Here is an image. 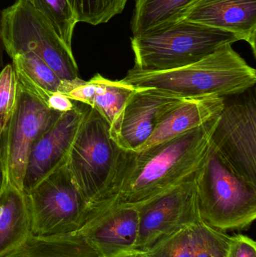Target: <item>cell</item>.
Instances as JSON below:
<instances>
[{"label":"cell","instance_id":"cell-1","mask_svg":"<svg viewBox=\"0 0 256 257\" xmlns=\"http://www.w3.org/2000/svg\"><path fill=\"white\" fill-rule=\"evenodd\" d=\"M219 117L145 151H126L108 202L138 205L195 173L210 153L212 135Z\"/></svg>","mask_w":256,"mask_h":257},{"label":"cell","instance_id":"cell-2","mask_svg":"<svg viewBox=\"0 0 256 257\" xmlns=\"http://www.w3.org/2000/svg\"><path fill=\"white\" fill-rule=\"evenodd\" d=\"M120 82L135 88H156L183 98L237 96L256 83V71L233 49L222 47L211 55L183 67L144 71L133 67Z\"/></svg>","mask_w":256,"mask_h":257},{"label":"cell","instance_id":"cell-3","mask_svg":"<svg viewBox=\"0 0 256 257\" xmlns=\"http://www.w3.org/2000/svg\"><path fill=\"white\" fill-rule=\"evenodd\" d=\"M110 128L104 117L87 105L68 157L71 175L90 205L111 200L126 157V151L111 137Z\"/></svg>","mask_w":256,"mask_h":257},{"label":"cell","instance_id":"cell-4","mask_svg":"<svg viewBox=\"0 0 256 257\" xmlns=\"http://www.w3.org/2000/svg\"><path fill=\"white\" fill-rule=\"evenodd\" d=\"M238 41L232 33L181 20L159 31L132 36L134 67L144 71L183 67Z\"/></svg>","mask_w":256,"mask_h":257},{"label":"cell","instance_id":"cell-5","mask_svg":"<svg viewBox=\"0 0 256 257\" xmlns=\"http://www.w3.org/2000/svg\"><path fill=\"white\" fill-rule=\"evenodd\" d=\"M201 220L219 230H240L256 218V185L231 170L210 148L196 176Z\"/></svg>","mask_w":256,"mask_h":257},{"label":"cell","instance_id":"cell-6","mask_svg":"<svg viewBox=\"0 0 256 257\" xmlns=\"http://www.w3.org/2000/svg\"><path fill=\"white\" fill-rule=\"evenodd\" d=\"M0 38L4 51L11 58L23 53H33L63 81L80 79L72 48L26 0H16L10 7L2 10Z\"/></svg>","mask_w":256,"mask_h":257},{"label":"cell","instance_id":"cell-7","mask_svg":"<svg viewBox=\"0 0 256 257\" xmlns=\"http://www.w3.org/2000/svg\"><path fill=\"white\" fill-rule=\"evenodd\" d=\"M31 233L56 236L78 232L85 223L90 205L75 184L67 163L27 193Z\"/></svg>","mask_w":256,"mask_h":257},{"label":"cell","instance_id":"cell-8","mask_svg":"<svg viewBox=\"0 0 256 257\" xmlns=\"http://www.w3.org/2000/svg\"><path fill=\"white\" fill-rule=\"evenodd\" d=\"M61 114L50 109L18 81L16 103L0 142L3 184L11 183L23 191L27 162L35 142Z\"/></svg>","mask_w":256,"mask_h":257},{"label":"cell","instance_id":"cell-9","mask_svg":"<svg viewBox=\"0 0 256 257\" xmlns=\"http://www.w3.org/2000/svg\"><path fill=\"white\" fill-rule=\"evenodd\" d=\"M198 171L180 184L135 205L139 220L137 252L147 251L164 238L202 220L197 196Z\"/></svg>","mask_w":256,"mask_h":257},{"label":"cell","instance_id":"cell-10","mask_svg":"<svg viewBox=\"0 0 256 257\" xmlns=\"http://www.w3.org/2000/svg\"><path fill=\"white\" fill-rule=\"evenodd\" d=\"M213 151L245 181L256 185V102L248 93L230 102L219 114L211 138Z\"/></svg>","mask_w":256,"mask_h":257},{"label":"cell","instance_id":"cell-11","mask_svg":"<svg viewBox=\"0 0 256 257\" xmlns=\"http://www.w3.org/2000/svg\"><path fill=\"white\" fill-rule=\"evenodd\" d=\"M138 232L135 205L108 202L90 205L85 223L75 233L90 243L102 257H126L137 253Z\"/></svg>","mask_w":256,"mask_h":257},{"label":"cell","instance_id":"cell-12","mask_svg":"<svg viewBox=\"0 0 256 257\" xmlns=\"http://www.w3.org/2000/svg\"><path fill=\"white\" fill-rule=\"evenodd\" d=\"M110 131L120 148L137 152L164 117L187 98L156 88H135Z\"/></svg>","mask_w":256,"mask_h":257},{"label":"cell","instance_id":"cell-13","mask_svg":"<svg viewBox=\"0 0 256 257\" xmlns=\"http://www.w3.org/2000/svg\"><path fill=\"white\" fill-rule=\"evenodd\" d=\"M76 105L73 109L62 114L35 142L29 156L23 183V191L25 194L67 163L85 115L87 105Z\"/></svg>","mask_w":256,"mask_h":257},{"label":"cell","instance_id":"cell-14","mask_svg":"<svg viewBox=\"0 0 256 257\" xmlns=\"http://www.w3.org/2000/svg\"><path fill=\"white\" fill-rule=\"evenodd\" d=\"M182 20L232 33L256 56V0H198Z\"/></svg>","mask_w":256,"mask_h":257},{"label":"cell","instance_id":"cell-15","mask_svg":"<svg viewBox=\"0 0 256 257\" xmlns=\"http://www.w3.org/2000/svg\"><path fill=\"white\" fill-rule=\"evenodd\" d=\"M231 237L201 220L140 253L143 257H227Z\"/></svg>","mask_w":256,"mask_h":257},{"label":"cell","instance_id":"cell-16","mask_svg":"<svg viewBox=\"0 0 256 257\" xmlns=\"http://www.w3.org/2000/svg\"><path fill=\"white\" fill-rule=\"evenodd\" d=\"M225 102V98L219 96L187 98L164 117L152 136L138 151L153 148L199 127L219 116Z\"/></svg>","mask_w":256,"mask_h":257},{"label":"cell","instance_id":"cell-17","mask_svg":"<svg viewBox=\"0 0 256 257\" xmlns=\"http://www.w3.org/2000/svg\"><path fill=\"white\" fill-rule=\"evenodd\" d=\"M135 90L120 81H111L96 74L89 81L80 78L71 82L65 96L97 111L111 127Z\"/></svg>","mask_w":256,"mask_h":257},{"label":"cell","instance_id":"cell-18","mask_svg":"<svg viewBox=\"0 0 256 257\" xmlns=\"http://www.w3.org/2000/svg\"><path fill=\"white\" fill-rule=\"evenodd\" d=\"M31 234L27 195L11 183L0 189V257L21 245Z\"/></svg>","mask_w":256,"mask_h":257},{"label":"cell","instance_id":"cell-19","mask_svg":"<svg viewBox=\"0 0 256 257\" xmlns=\"http://www.w3.org/2000/svg\"><path fill=\"white\" fill-rule=\"evenodd\" d=\"M198 0H135L131 21L133 36L159 31L181 21Z\"/></svg>","mask_w":256,"mask_h":257},{"label":"cell","instance_id":"cell-20","mask_svg":"<svg viewBox=\"0 0 256 257\" xmlns=\"http://www.w3.org/2000/svg\"><path fill=\"white\" fill-rule=\"evenodd\" d=\"M2 257H102L77 233L56 236L30 234L16 248Z\"/></svg>","mask_w":256,"mask_h":257},{"label":"cell","instance_id":"cell-21","mask_svg":"<svg viewBox=\"0 0 256 257\" xmlns=\"http://www.w3.org/2000/svg\"><path fill=\"white\" fill-rule=\"evenodd\" d=\"M12 59L18 81L45 103L54 93H62L64 81L36 54L23 53Z\"/></svg>","mask_w":256,"mask_h":257},{"label":"cell","instance_id":"cell-22","mask_svg":"<svg viewBox=\"0 0 256 257\" xmlns=\"http://www.w3.org/2000/svg\"><path fill=\"white\" fill-rule=\"evenodd\" d=\"M39 12L62 40L72 48L74 30L78 24L68 0H26Z\"/></svg>","mask_w":256,"mask_h":257},{"label":"cell","instance_id":"cell-23","mask_svg":"<svg viewBox=\"0 0 256 257\" xmlns=\"http://www.w3.org/2000/svg\"><path fill=\"white\" fill-rule=\"evenodd\" d=\"M78 22L97 26L124 10L128 0H68Z\"/></svg>","mask_w":256,"mask_h":257},{"label":"cell","instance_id":"cell-24","mask_svg":"<svg viewBox=\"0 0 256 257\" xmlns=\"http://www.w3.org/2000/svg\"><path fill=\"white\" fill-rule=\"evenodd\" d=\"M18 78L13 66H5L0 72V142L12 117L17 99Z\"/></svg>","mask_w":256,"mask_h":257},{"label":"cell","instance_id":"cell-25","mask_svg":"<svg viewBox=\"0 0 256 257\" xmlns=\"http://www.w3.org/2000/svg\"><path fill=\"white\" fill-rule=\"evenodd\" d=\"M227 257H256V243L243 235L231 237Z\"/></svg>","mask_w":256,"mask_h":257},{"label":"cell","instance_id":"cell-26","mask_svg":"<svg viewBox=\"0 0 256 257\" xmlns=\"http://www.w3.org/2000/svg\"><path fill=\"white\" fill-rule=\"evenodd\" d=\"M75 101L69 99L67 96L60 93H54L46 102L47 106L53 111L58 112H67L75 108Z\"/></svg>","mask_w":256,"mask_h":257},{"label":"cell","instance_id":"cell-27","mask_svg":"<svg viewBox=\"0 0 256 257\" xmlns=\"http://www.w3.org/2000/svg\"><path fill=\"white\" fill-rule=\"evenodd\" d=\"M1 9H0V19H1ZM4 47H3V42H2L1 38H0V68L3 66V54H4Z\"/></svg>","mask_w":256,"mask_h":257},{"label":"cell","instance_id":"cell-28","mask_svg":"<svg viewBox=\"0 0 256 257\" xmlns=\"http://www.w3.org/2000/svg\"><path fill=\"white\" fill-rule=\"evenodd\" d=\"M3 168H2L1 160H0V189H1L2 186H3Z\"/></svg>","mask_w":256,"mask_h":257},{"label":"cell","instance_id":"cell-29","mask_svg":"<svg viewBox=\"0 0 256 257\" xmlns=\"http://www.w3.org/2000/svg\"><path fill=\"white\" fill-rule=\"evenodd\" d=\"M126 257H143L141 256V253H138V252H137V253H133V254L129 255V256H126Z\"/></svg>","mask_w":256,"mask_h":257}]
</instances>
